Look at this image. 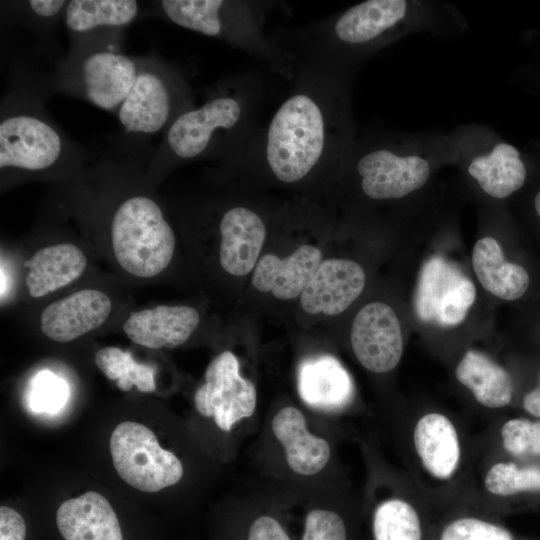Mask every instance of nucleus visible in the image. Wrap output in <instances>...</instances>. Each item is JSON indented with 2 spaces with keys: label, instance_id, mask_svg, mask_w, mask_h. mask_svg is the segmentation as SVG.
<instances>
[{
  "label": "nucleus",
  "instance_id": "7",
  "mask_svg": "<svg viewBox=\"0 0 540 540\" xmlns=\"http://www.w3.org/2000/svg\"><path fill=\"white\" fill-rule=\"evenodd\" d=\"M410 415L408 460L424 496H476L471 443L455 415L437 408Z\"/></svg>",
  "mask_w": 540,
  "mask_h": 540
},
{
  "label": "nucleus",
  "instance_id": "25",
  "mask_svg": "<svg viewBox=\"0 0 540 540\" xmlns=\"http://www.w3.org/2000/svg\"><path fill=\"white\" fill-rule=\"evenodd\" d=\"M454 375L484 409L501 410L512 402L514 383L511 375L481 351L467 350L457 363Z\"/></svg>",
  "mask_w": 540,
  "mask_h": 540
},
{
  "label": "nucleus",
  "instance_id": "29",
  "mask_svg": "<svg viewBox=\"0 0 540 540\" xmlns=\"http://www.w3.org/2000/svg\"><path fill=\"white\" fill-rule=\"evenodd\" d=\"M540 491V464H520L490 457L486 460L476 496L506 499Z\"/></svg>",
  "mask_w": 540,
  "mask_h": 540
},
{
  "label": "nucleus",
  "instance_id": "39",
  "mask_svg": "<svg viewBox=\"0 0 540 540\" xmlns=\"http://www.w3.org/2000/svg\"><path fill=\"white\" fill-rule=\"evenodd\" d=\"M534 209L536 214L540 218V190L536 193L534 197Z\"/></svg>",
  "mask_w": 540,
  "mask_h": 540
},
{
  "label": "nucleus",
  "instance_id": "10",
  "mask_svg": "<svg viewBox=\"0 0 540 540\" xmlns=\"http://www.w3.org/2000/svg\"><path fill=\"white\" fill-rule=\"evenodd\" d=\"M110 233L117 262L133 276L154 277L173 257V229L161 205L149 195L131 193L115 203Z\"/></svg>",
  "mask_w": 540,
  "mask_h": 540
},
{
  "label": "nucleus",
  "instance_id": "19",
  "mask_svg": "<svg viewBox=\"0 0 540 540\" xmlns=\"http://www.w3.org/2000/svg\"><path fill=\"white\" fill-rule=\"evenodd\" d=\"M222 268L231 275L244 276L256 266L266 238L261 215L245 205L228 208L219 221Z\"/></svg>",
  "mask_w": 540,
  "mask_h": 540
},
{
  "label": "nucleus",
  "instance_id": "16",
  "mask_svg": "<svg viewBox=\"0 0 540 540\" xmlns=\"http://www.w3.org/2000/svg\"><path fill=\"white\" fill-rule=\"evenodd\" d=\"M140 14L134 0H70L64 24L69 48L94 44L121 45L126 27Z\"/></svg>",
  "mask_w": 540,
  "mask_h": 540
},
{
  "label": "nucleus",
  "instance_id": "15",
  "mask_svg": "<svg viewBox=\"0 0 540 540\" xmlns=\"http://www.w3.org/2000/svg\"><path fill=\"white\" fill-rule=\"evenodd\" d=\"M350 340L359 363L373 373L392 371L403 354L399 320L382 302H371L360 309L352 323Z\"/></svg>",
  "mask_w": 540,
  "mask_h": 540
},
{
  "label": "nucleus",
  "instance_id": "38",
  "mask_svg": "<svg viewBox=\"0 0 540 540\" xmlns=\"http://www.w3.org/2000/svg\"><path fill=\"white\" fill-rule=\"evenodd\" d=\"M522 406L527 413L540 418V385L525 394Z\"/></svg>",
  "mask_w": 540,
  "mask_h": 540
},
{
  "label": "nucleus",
  "instance_id": "9",
  "mask_svg": "<svg viewBox=\"0 0 540 540\" xmlns=\"http://www.w3.org/2000/svg\"><path fill=\"white\" fill-rule=\"evenodd\" d=\"M140 56L123 52L121 45L94 44L69 48L48 82L51 93L81 99L117 113L138 75Z\"/></svg>",
  "mask_w": 540,
  "mask_h": 540
},
{
  "label": "nucleus",
  "instance_id": "33",
  "mask_svg": "<svg viewBox=\"0 0 540 540\" xmlns=\"http://www.w3.org/2000/svg\"><path fill=\"white\" fill-rule=\"evenodd\" d=\"M438 540H514L505 527L473 515L449 520L441 529Z\"/></svg>",
  "mask_w": 540,
  "mask_h": 540
},
{
  "label": "nucleus",
  "instance_id": "17",
  "mask_svg": "<svg viewBox=\"0 0 540 540\" xmlns=\"http://www.w3.org/2000/svg\"><path fill=\"white\" fill-rule=\"evenodd\" d=\"M365 280L363 268L354 261L323 260L300 296L301 307L310 314H340L361 294Z\"/></svg>",
  "mask_w": 540,
  "mask_h": 540
},
{
  "label": "nucleus",
  "instance_id": "21",
  "mask_svg": "<svg viewBox=\"0 0 540 540\" xmlns=\"http://www.w3.org/2000/svg\"><path fill=\"white\" fill-rule=\"evenodd\" d=\"M200 321L190 306L159 305L132 313L123 325L128 338L141 346L174 348L186 342Z\"/></svg>",
  "mask_w": 540,
  "mask_h": 540
},
{
  "label": "nucleus",
  "instance_id": "31",
  "mask_svg": "<svg viewBox=\"0 0 540 540\" xmlns=\"http://www.w3.org/2000/svg\"><path fill=\"white\" fill-rule=\"evenodd\" d=\"M67 0L2 1L5 23H16L42 37H51L60 19H64Z\"/></svg>",
  "mask_w": 540,
  "mask_h": 540
},
{
  "label": "nucleus",
  "instance_id": "28",
  "mask_svg": "<svg viewBox=\"0 0 540 540\" xmlns=\"http://www.w3.org/2000/svg\"><path fill=\"white\" fill-rule=\"evenodd\" d=\"M424 496L413 482L402 493L379 501L372 514L374 540H423L419 498Z\"/></svg>",
  "mask_w": 540,
  "mask_h": 540
},
{
  "label": "nucleus",
  "instance_id": "36",
  "mask_svg": "<svg viewBox=\"0 0 540 540\" xmlns=\"http://www.w3.org/2000/svg\"><path fill=\"white\" fill-rule=\"evenodd\" d=\"M247 540H291L282 525L273 517L263 515L255 519Z\"/></svg>",
  "mask_w": 540,
  "mask_h": 540
},
{
  "label": "nucleus",
  "instance_id": "4",
  "mask_svg": "<svg viewBox=\"0 0 540 540\" xmlns=\"http://www.w3.org/2000/svg\"><path fill=\"white\" fill-rule=\"evenodd\" d=\"M8 71L9 83L0 102L1 175L79 173L96 156L49 114L48 74L20 60Z\"/></svg>",
  "mask_w": 540,
  "mask_h": 540
},
{
  "label": "nucleus",
  "instance_id": "6",
  "mask_svg": "<svg viewBox=\"0 0 540 540\" xmlns=\"http://www.w3.org/2000/svg\"><path fill=\"white\" fill-rule=\"evenodd\" d=\"M154 15L238 48L264 62L288 81L291 58L265 28L271 3L247 0H161L152 2Z\"/></svg>",
  "mask_w": 540,
  "mask_h": 540
},
{
  "label": "nucleus",
  "instance_id": "2",
  "mask_svg": "<svg viewBox=\"0 0 540 540\" xmlns=\"http://www.w3.org/2000/svg\"><path fill=\"white\" fill-rule=\"evenodd\" d=\"M469 28L458 8L433 0H366L274 38L295 65L355 76L381 49L418 33L455 36Z\"/></svg>",
  "mask_w": 540,
  "mask_h": 540
},
{
  "label": "nucleus",
  "instance_id": "26",
  "mask_svg": "<svg viewBox=\"0 0 540 540\" xmlns=\"http://www.w3.org/2000/svg\"><path fill=\"white\" fill-rule=\"evenodd\" d=\"M24 265L29 269L28 292L39 298L76 280L85 270L87 259L76 245L61 243L38 250Z\"/></svg>",
  "mask_w": 540,
  "mask_h": 540
},
{
  "label": "nucleus",
  "instance_id": "5",
  "mask_svg": "<svg viewBox=\"0 0 540 540\" xmlns=\"http://www.w3.org/2000/svg\"><path fill=\"white\" fill-rule=\"evenodd\" d=\"M444 133L372 130L358 134L338 173L352 176L373 202L405 199L449 165Z\"/></svg>",
  "mask_w": 540,
  "mask_h": 540
},
{
  "label": "nucleus",
  "instance_id": "34",
  "mask_svg": "<svg viewBox=\"0 0 540 540\" xmlns=\"http://www.w3.org/2000/svg\"><path fill=\"white\" fill-rule=\"evenodd\" d=\"M68 396L69 390L65 381L45 370L33 378L28 402L34 412L53 414L66 404Z\"/></svg>",
  "mask_w": 540,
  "mask_h": 540
},
{
  "label": "nucleus",
  "instance_id": "32",
  "mask_svg": "<svg viewBox=\"0 0 540 540\" xmlns=\"http://www.w3.org/2000/svg\"><path fill=\"white\" fill-rule=\"evenodd\" d=\"M502 451L516 459H540V420L509 418L501 423L497 434Z\"/></svg>",
  "mask_w": 540,
  "mask_h": 540
},
{
  "label": "nucleus",
  "instance_id": "37",
  "mask_svg": "<svg viewBox=\"0 0 540 540\" xmlns=\"http://www.w3.org/2000/svg\"><path fill=\"white\" fill-rule=\"evenodd\" d=\"M26 525L23 517L14 509L0 507V540H25Z\"/></svg>",
  "mask_w": 540,
  "mask_h": 540
},
{
  "label": "nucleus",
  "instance_id": "1",
  "mask_svg": "<svg viewBox=\"0 0 540 540\" xmlns=\"http://www.w3.org/2000/svg\"><path fill=\"white\" fill-rule=\"evenodd\" d=\"M355 76L296 65L278 105L251 135L219 160L294 185L338 173L358 133L352 112Z\"/></svg>",
  "mask_w": 540,
  "mask_h": 540
},
{
  "label": "nucleus",
  "instance_id": "27",
  "mask_svg": "<svg viewBox=\"0 0 540 540\" xmlns=\"http://www.w3.org/2000/svg\"><path fill=\"white\" fill-rule=\"evenodd\" d=\"M472 265L481 285L500 299H519L529 287L528 272L521 265L508 262L492 237H483L475 243Z\"/></svg>",
  "mask_w": 540,
  "mask_h": 540
},
{
  "label": "nucleus",
  "instance_id": "3",
  "mask_svg": "<svg viewBox=\"0 0 540 540\" xmlns=\"http://www.w3.org/2000/svg\"><path fill=\"white\" fill-rule=\"evenodd\" d=\"M270 84L256 72L225 77L206 87L162 134L149 173L157 177L200 159L221 160L259 126L269 105Z\"/></svg>",
  "mask_w": 540,
  "mask_h": 540
},
{
  "label": "nucleus",
  "instance_id": "30",
  "mask_svg": "<svg viewBox=\"0 0 540 540\" xmlns=\"http://www.w3.org/2000/svg\"><path fill=\"white\" fill-rule=\"evenodd\" d=\"M95 363L108 379L116 381L122 391H129L133 386L145 393L156 389V367L136 362L129 351L113 346L101 348L95 354Z\"/></svg>",
  "mask_w": 540,
  "mask_h": 540
},
{
  "label": "nucleus",
  "instance_id": "20",
  "mask_svg": "<svg viewBox=\"0 0 540 540\" xmlns=\"http://www.w3.org/2000/svg\"><path fill=\"white\" fill-rule=\"evenodd\" d=\"M298 393L309 407L324 411H340L355 397L350 373L331 355L304 359L298 368Z\"/></svg>",
  "mask_w": 540,
  "mask_h": 540
},
{
  "label": "nucleus",
  "instance_id": "23",
  "mask_svg": "<svg viewBox=\"0 0 540 540\" xmlns=\"http://www.w3.org/2000/svg\"><path fill=\"white\" fill-rule=\"evenodd\" d=\"M321 262V251L311 245L300 246L284 259L265 254L254 268L252 284L278 299H294L301 296Z\"/></svg>",
  "mask_w": 540,
  "mask_h": 540
},
{
  "label": "nucleus",
  "instance_id": "22",
  "mask_svg": "<svg viewBox=\"0 0 540 540\" xmlns=\"http://www.w3.org/2000/svg\"><path fill=\"white\" fill-rule=\"evenodd\" d=\"M271 430L283 447L289 468L296 474L312 476L328 464L331 458L328 441L308 430L298 408H281L272 419Z\"/></svg>",
  "mask_w": 540,
  "mask_h": 540
},
{
  "label": "nucleus",
  "instance_id": "24",
  "mask_svg": "<svg viewBox=\"0 0 540 540\" xmlns=\"http://www.w3.org/2000/svg\"><path fill=\"white\" fill-rule=\"evenodd\" d=\"M56 522L65 540H123L112 506L97 492L90 491L63 502L57 510Z\"/></svg>",
  "mask_w": 540,
  "mask_h": 540
},
{
  "label": "nucleus",
  "instance_id": "18",
  "mask_svg": "<svg viewBox=\"0 0 540 540\" xmlns=\"http://www.w3.org/2000/svg\"><path fill=\"white\" fill-rule=\"evenodd\" d=\"M111 308L105 293L83 289L45 307L40 328L53 341L70 342L102 325Z\"/></svg>",
  "mask_w": 540,
  "mask_h": 540
},
{
  "label": "nucleus",
  "instance_id": "11",
  "mask_svg": "<svg viewBox=\"0 0 540 540\" xmlns=\"http://www.w3.org/2000/svg\"><path fill=\"white\" fill-rule=\"evenodd\" d=\"M444 136L449 163L458 166L487 197L505 199L526 183L528 170L520 150L493 129L465 124Z\"/></svg>",
  "mask_w": 540,
  "mask_h": 540
},
{
  "label": "nucleus",
  "instance_id": "12",
  "mask_svg": "<svg viewBox=\"0 0 540 540\" xmlns=\"http://www.w3.org/2000/svg\"><path fill=\"white\" fill-rule=\"evenodd\" d=\"M110 452L118 475L137 490L155 493L175 485L183 476L177 456L163 449L148 427L122 422L110 437Z\"/></svg>",
  "mask_w": 540,
  "mask_h": 540
},
{
  "label": "nucleus",
  "instance_id": "8",
  "mask_svg": "<svg viewBox=\"0 0 540 540\" xmlns=\"http://www.w3.org/2000/svg\"><path fill=\"white\" fill-rule=\"evenodd\" d=\"M195 98L185 73L156 53L140 56L135 83L117 111L120 140L116 151L138 161L149 143L163 134Z\"/></svg>",
  "mask_w": 540,
  "mask_h": 540
},
{
  "label": "nucleus",
  "instance_id": "14",
  "mask_svg": "<svg viewBox=\"0 0 540 540\" xmlns=\"http://www.w3.org/2000/svg\"><path fill=\"white\" fill-rule=\"evenodd\" d=\"M237 357L230 351L217 355L207 366L204 382L196 389V410L204 417H212L223 431L256 409L257 392L254 384L240 374Z\"/></svg>",
  "mask_w": 540,
  "mask_h": 540
},
{
  "label": "nucleus",
  "instance_id": "35",
  "mask_svg": "<svg viewBox=\"0 0 540 540\" xmlns=\"http://www.w3.org/2000/svg\"><path fill=\"white\" fill-rule=\"evenodd\" d=\"M302 540H347L344 520L334 511L313 509L306 516Z\"/></svg>",
  "mask_w": 540,
  "mask_h": 540
},
{
  "label": "nucleus",
  "instance_id": "13",
  "mask_svg": "<svg viewBox=\"0 0 540 540\" xmlns=\"http://www.w3.org/2000/svg\"><path fill=\"white\" fill-rule=\"evenodd\" d=\"M476 298L473 282L442 256L424 262L414 294V309L424 322L442 327L460 324Z\"/></svg>",
  "mask_w": 540,
  "mask_h": 540
}]
</instances>
